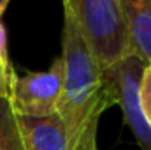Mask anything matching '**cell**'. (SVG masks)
I'll list each match as a JSON object with an SVG mask.
<instances>
[{
  "label": "cell",
  "mask_w": 151,
  "mask_h": 150,
  "mask_svg": "<svg viewBox=\"0 0 151 150\" xmlns=\"http://www.w3.org/2000/svg\"><path fill=\"white\" fill-rule=\"evenodd\" d=\"M62 46L63 87L56 113L65 125L70 150L84 129L99 122L100 115L114 104L104 78V69L84 42L72 18L65 12Z\"/></svg>",
  "instance_id": "cell-1"
},
{
  "label": "cell",
  "mask_w": 151,
  "mask_h": 150,
  "mask_svg": "<svg viewBox=\"0 0 151 150\" xmlns=\"http://www.w3.org/2000/svg\"><path fill=\"white\" fill-rule=\"evenodd\" d=\"M102 69L130 55V41L119 0H62Z\"/></svg>",
  "instance_id": "cell-2"
},
{
  "label": "cell",
  "mask_w": 151,
  "mask_h": 150,
  "mask_svg": "<svg viewBox=\"0 0 151 150\" xmlns=\"http://www.w3.org/2000/svg\"><path fill=\"white\" fill-rule=\"evenodd\" d=\"M148 66L135 55H127L114 66L104 69L113 104L123 110V117L141 150H151V129L141 108V79Z\"/></svg>",
  "instance_id": "cell-3"
},
{
  "label": "cell",
  "mask_w": 151,
  "mask_h": 150,
  "mask_svg": "<svg viewBox=\"0 0 151 150\" xmlns=\"http://www.w3.org/2000/svg\"><path fill=\"white\" fill-rule=\"evenodd\" d=\"M63 87V60L55 58L51 67L42 73L14 76L11 87V104L21 117H47L58 110Z\"/></svg>",
  "instance_id": "cell-4"
},
{
  "label": "cell",
  "mask_w": 151,
  "mask_h": 150,
  "mask_svg": "<svg viewBox=\"0 0 151 150\" xmlns=\"http://www.w3.org/2000/svg\"><path fill=\"white\" fill-rule=\"evenodd\" d=\"M25 150H69L65 125L58 113L47 117L16 115Z\"/></svg>",
  "instance_id": "cell-5"
},
{
  "label": "cell",
  "mask_w": 151,
  "mask_h": 150,
  "mask_svg": "<svg viewBox=\"0 0 151 150\" xmlns=\"http://www.w3.org/2000/svg\"><path fill=\"white\" fill-rule=\"evenodd\" d=\"M130 53L151 66V0H119Z\"/></svg>",
  "instance_id": "cell-6"
},
{
  "label": "cell",
  "mask_w": 151,
  "mask_h": 150,
  "mask_svg": "<svg viewBox=\"0 0 151 150\" xmlns=\"http://www.w3.org/2000/svg\"><path fill=\"white\" fill-rule=\"evenodd\" d=\"M0 150H25L18 118L9 97H0Z\"/></svg>",
  "instance_id": "cell-7"
},
{
  "label": "cell",
  "mask_w": 151,
  "mask_h": 150,
  "mask_svg": "<svg viewBox=\"0 0 151 150\" xmlns=\"http://www.w3.org/2000/svg\"><path fill=\"white\" fill-rule=\"evenodd\" d=\"M14 69L9 60L7 53V37L5 30L0 25V97H9L11 95V87L14 79Z\"/></svg>",
  "instance_id": "cell-8"
},
{
  "label": "cell",
  "mask_w": 151,
  "mask_h": 150,
  "mask_svg": "<svg viewBox=\"0 0 151 150\" xmlns=\"http://www.w3.org/2000/svg\"><path fill=\"white\" fill-rule=\"evenodd\" d=\"M139 94H141V108H142V113H144L148 125L151 129V66H148L144 69Z\"/></svg>",
  "instance_id": "cell-9"
},
{
  "label": "cell",
  "mask_w": 151,
  "mask_h": 150,
  "mask_svg": "<svg viewBox=\"0 0 151 150\" xmlns=\"http://www.w3.org/2000/svg\"><path fill=\"white\" fill-rule=\"evenodd\" d=\"M97 125L99 122L90 124L84 129V133L77 138V141L72 145L70 150H99L97 149Z\"/></svg>",
  "instance_id": "cell-10"
},
{
  "label": "cell",
  "mask_w": 151,
  "mask_h": 150,
  "mask_svg": "<svg viewBox=\"0 0 151 150\" xmlns=\"http://www.w3.org/2000/svg\"><path fill=\"white\" fill-rule=\"evenodd\" d=\"M7 5H9V0H0V18H2V14L5 12Z\"/></svg>",
  "instance_id": "cell-11"
}]
</instances>
